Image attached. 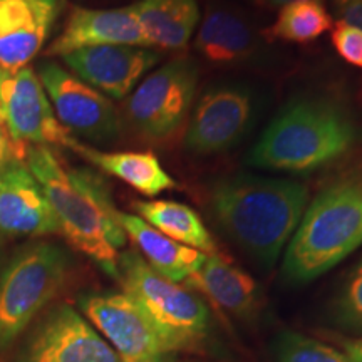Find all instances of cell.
<instances>
[{"instance_id":"10","label":"cell","mask_w":362,"mask_h":362,"mask_svg":"<svg viewBox=\"0 0 362 362\" xmlns=\"http://www.w3.org/2000/svg\"><path fill=\"white\" fill-rule=\"evenodd\" d=\"M37 76L54 115L67 133L93 143H111L119 138V112L110 98L57 62H42Z\"/></svg>"},{"instance_id":"1","label":"cell","mask_w":362,"mask_h":362,"mask_svg":"<svg viewBox=\"0 0 362 362\" xmlns=\"http://www.w3.org/2000/svg\"><path fill=\"white\" fill-rule=\"evenodd\" d=\"M309 188L288 178L237 173L211 185L210 206L226 237L257 264L270 269L296 233Z\"/></svg>"},{"instance_id":"17","label":"cell","mask_w":362,"mask_h":362,"mask_svg":"<svg viewBox=\"0 0 362 362\" xmlns=\"http://www.w3.org/2000/svg\"><path fill=\"white\" fill-rule=\"evenodd\" d=\"M198 54L215 66H235L248 61L257 47L250 22L237 11L220 4L206 8L194 35Z\"/></svg>"},{"instance_id":"6","label":"cell","mask_w":362,"mask_h":362,"mask_svg":"<svg viewBox=\"0 0 362 362\" xmlns=\"http://www.w3.org/2000/svg\"><path fill=\"white\" fill-rule=\"evenodd\" d=\"M71 259L62 247L39 242L22 248L0 275V351L27 329L66 284Z\"/></svg>"},{"instance_id":"13","label":"cell","mask_w":362,"mask_h":362,"mask_svg":"<svg viewBox=\"0 0 362 362\" xmlns=\"http://www.w3.org/2000/svg\"><path fill=\"white\" fill-rule=\"evenodd\" d=\"M160 59L161 54L151 47L103 45L71 52L62 61L74 76L106 98L124 99Z\"/></svg>"},{"instance_id":"29","label":"cell","mask_w":362,"mask_h":362,"mask_svg":"<svg viewBox=\"0 0 362 362\" xmlns=\"http://www.w3.org/2000/svg\"><path fill=\"white\" fill-rule=\"evenodd\" d=\"M8 161V139L6 128H4L2 121H0V166L6 165Z\"/></svg>"},{"instance_id":"14","label":"cell","mask_w":362,"mask_h":362,"mask_svg":"<svg viewBox=\"0 0 362 362\" xmlns=\"http://www.w3.org/2000/svg\"><path fill=\"white\" fill-rule=\"evenodd\" d=\"M0 233L27 237L59 233L44 188L21 160H8L0 166Z\"/></svg>"},{"instance_id":"30","label":"cell","mask_w":362,"mask_h":362,"mask_svg":"<svg viewBox=\"0 0 362 362\" xmlns=\"http://www.w3.org/2000/svg\"><path fill=\"white\" fill-rule=\"evenodd\" d=\"M247 2L253 4V6L265 7V8H280L287 6V4L293 2V0H247Z\"/></svg>"},{"instance_id":"31","label":"cell","mask_w":362,"mask_h":362,"mask_svg":"<svg viewBox=\"0 0 362 362\" xmlns=\"http://www.w3.org/2000/svg\"><path fill=\"white\" fill-rule=\"evenodd\" d=\"M160 362H165V361H160Z\"/></svg>"},{"instance_id":"18","label":"cell","mask_w":362,"mask_h":362,"mask_svg":"<svg viewBox=\"0 0 362 362\" xmlns=\"http://www.w3.org/2000/svg\"><path fill=\"white\" fill-rule=\"evenodd\" d=\"M119 223L126 235L133 240L141 252L139 255L148 262L153 270L171 282L181 284L200 269L206 259V253L194 250L192 247L181 245L153 228L141 216L119 211Z\"/></svg>"},{"instance_id":"16","label":"cell","mask_w":362,"mask_h":362,"mask_svg":"<svg viewBox=\"0 0 362 362\" xmlns=\"http://www.w3.org/2000/svg\"><path fill=\"white\" fill-rule=\"evenodd\" d=\"M103 45L148 47L141 25L131 7L84 8L76 7L59 37L47 49L49 56L67 54Z\"/></svg>"},{"instance_id":"28","label":"cell","mask_w":362,"mask_h":362,"mask_svg":"<svg viewBox=\"0 0 362 362\" xmlns=\"http://www.w3.org/2000/svg\"><path fill=\"white\" fill-rule=\"evenodd\" d=\"M342 349L354 362H362V337L347 339V341H344Z\"/></svg>"},{"instance_id":"12","label":"cell","mask_w":362,"mask_h":362,"mask_svg":"<svg viewBox=\"0 0 362 362\" xmlns=\"http://www.w3.org/2000/svg\"><path fill=\"white\" fill-rule=\"evenodd\" d=\"M17 362H121L119 356L86 317L71 305H57L22 347Z\"/></svg>"},{"instance_id":"25","label":"cell","mask_w":362,"mask_h":362,"mask_svg":"<svg viewBox=\"0 0 362 362\" xmlns=\"http://www.w3.org/2000/svg\"><path fill=\"white\" fill-rule=\"evenodd\" d=\"M332 319L341 329L362 337V257L346 275L334 297Z\"/></svg>"},{"instance_id":"2","label":"cell","mask_w":362,"mask_h":362,"mask_svg":"<svg viewBox=\"0 0 362 362\" xmlns=\"http://www.w3.org/2000/svg\"><path fill=\"white\" fill-rule=\"evenodd\" d=\"M25 155L27 166L51 203L59 233L119 280V255L128 235L106 181L90 170L66 168L49 146L30 144Z\"/></svg>"},{"instance_id":"3","label":"cell","mask_w":362,"mask_h":362,"mask_svg":"<svg viewBox=\"0 0 362 362\" xmlns=\"http://www.w3.org/2000/svg\"><path fill=\"white\" fill-rule=\"evenodd\" d=\"M361 139L352 112L337 99L300 94L285 103L248 151L252 168L310 175L346 156Z\"/></svg>"},{"instance_id":"20","label":"cell","mask_w":362,"mask_h":362,"mask_svg":"<svg viewBox=\"0 0 362 362\" xmlns=\"http://www.w3.org/2000/svg\"><path fill=\"white\" fill-rule=\"evenodd\" d=\"M185 284L205 293L223 310L240 317H245L255 309L259 297L255 280L216 253L206 255L200 269L185 280Z\"/></svg>"},{"instance_id":"27","label":"cell","mask_w":362,"mask_h":362,"mask_svg":"<svg viewBox=\"0 0 362 362\" xmlns=\"http://www.w3.org/2000/svg\"><path fill=\"white\" fill-rule=\"evenodd\" d=\"M332 7L339 21L362 30V0H332Z\"/></svg>"},{"instance_id":"19","label":"cell","mask_w":362,"mask_h":362,"mask_svg":"<svg viewBox=\"0 0 362 362\" xmlns=\"http://www.w3.org/2000/svg\"><path fill=\"white\" fill-rule=\"evenodd\" d=\"M131 11L146 37L148 47H187L202 21L198 0H138Z\"/></svg>"},{"instance_id":"11","label":"cell","mask_w":362,"mask_h":362,"mask_svg":"<svg viewBox=\"0 0 362 362\" xmlns=\"http://www.w3.org/2000/svg\"><path fill=\"white\" fill-rule=\"evenodd\" d=\"M79 307L121 362H160L168 354L156 329L126 292L88 293L79 298Z\"/></svg>"},{"instance_id":"9","label":"cell","mask_w":362,"mask_h":362,"mask_svg":"<svg viewBox=\"0 0 362 362\" xmlns=\"http://www.w3.org/2000/svg\"><path fill=\"white\" fill-rule=\"evenodd\" d=\"M0 121L16 143L61 146L74 151L79 141L62 128L33 67H0Z\"/></svg>"},{"instance_id":"4","label":"cell","mask_w":362,"mask_h":362,"mask_svg":"<svg viewBox=\"0 0 362 362\" xmlns=\"http://www.w3.org/2000/svg\"><path fill=\"white\" fill-rule=\"evenodd\" d=\"M362 247V155L336 171L307 203L285 248V282L305 285Z\"/></svg>"},{"instance_id":"22","label":"cell","mask_w":362,"mask_h":362,"mask_svg":"<svg viewBox=\"0 0 362 362\" xmlns=\"http://www.w3.org/2000/svg\"><path fill=\"white\" fill-rule=\"evenodd\" d=\"M133 206L138 216L168 238L206 255L216 253L214 237L192 206L173 200L134 202Z\"/></svg>"},{"instance_id":"15","label":"cell","mask_w":362,"mask_h":362,"mask_svg":"<svg viewBox=\"0 0 362 362\" xmlns=\"http://www.w3.org/2000/svg\"><path fill=\"white\" fill-rule=\"evenodd\" d=\"M61 13V0H0V67L29 64Z\"/></svg>"},{"instance_id":"21","label":"cell","mask_w":362,"mask_h":362,"mask_svg":"<svg viewBox=\"0 0 362 362\" xmlns=\"http://www.w3.org/2000/svg\"><path fill=\"white\" fill-rule=\"evenodd\" d=\"M74 151L144 197L153 198L176 188L173 176L165 170L158 156L149 151H101L83 143Z\"/></svg>"},{"instance_id":"7","label":"cell","mask_w":362,"mask_h":362,"mask_svg":"<svg viewBox=\"0 0 362 362\" xmlns=\"http://www.w3.org/2000/svg\"><path fill=\"white\" fill-rule=\"evenodd\" d=\"M255 89L238 81L210 86L194 103L185 133V149L194 156L230 151L245 139L259 117Z\"/></svg>"},{"instance_id":"24","label":"cell","mask_w":362,"mask_h":362,"mask_svg":"<svg viewBox=\"0 0 362 362\" xmlns=\"http://www.w3.org/2000/svg\"><path fill=\"white\" fill-rule=\"evenodd\" d=\"M274 356L275 362H354L346 352L292 330L280 332Z\"/></svg>"},{"instance_id":"23","label":"cell","mask_w":362,"mask_h":362,"mask_svg":"<svg viewBox=\"0 0 362 362\" xmlns=\"http://www.w3.org/2000/svg\"><path fill=\"white\" fill-rule=\"evenodd\" d=\"M332 27L334 19L322 0H293L280 7L269 35L284 42L310 44Z\"/></svg>"},{"instance_id":"26","label":"cell","mask_w":362,"mask_h":362,"mask_svg":"<svg viewBox=\"0 0 362 362\" xmlns=\"http://www.w3.org/2000/svg\"><path fill=\"white\" fill-rule=\"evenodd\" d=\"M332 45L344 61L362 69V30L339 21L332 29Z\"/></svg>"},{"instance_id":"8","label":"cell","mask_w":362,"mask_h":362,"mask_svg":"<svg viewBox=\"0 0 362 362\" xmlns=\"http://www.w3.org/2000/svg\"><path fill=\"white\" fill-rule=\"evenodd\" d=\"M198 79L200 69L189 57L158 67L128 96L126 115L131 124L149 139L173 136L192 112Z\"/></svg>"},{"instance_id":"5","label":"cell","mask_w":362,"mask_h":362,"mask_svg":"<svg viewBox=\"0 0 362 362\" xmlns=\"http://www.w3.org/2000/svg\"><path fill=\"white\" fill-rule=\"evenodd\" d=\"M119 280L156 329L166 351L193 349L208 332L210 312L192 291L153 270L138 252L119 255Z\"/></svg>"}]
</instances>
